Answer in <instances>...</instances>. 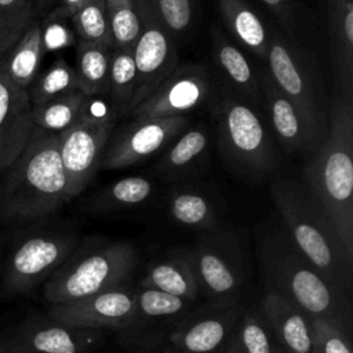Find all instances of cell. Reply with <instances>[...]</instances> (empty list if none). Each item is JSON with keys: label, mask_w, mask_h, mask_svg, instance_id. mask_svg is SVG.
I'll use <instances>...</instances> for the list:
<instances>
[{"label": "cell", "mask_w": 353, "mask_h": 353, "mask_svg": "<svg viewBox=\"0 0 353 353\" xmlns=\"http://www.w3.org/2000/svg\"><path fill=\"white\" fill-rule=\"evenodd\" d=\"M270 196L295 245L339 294L352 299L353 258L319 200L291 179L276 181Z\"/></svg>", "instance_id": "3"}, {"label": "cell", "mask_w": 353, "mask_h": 353, "mask_svg": "<svg viewBox=\"0 0 353 353\" xmlns=\"http://www.w3.org/2000/svg\"><path fill=\"white\" fill-rule=\"evenodd\" d=\"M112 54L110 47L79 40L74 72L79 90L87 97L105 94Z\"/></svg>", "instance_id": "28"}, {"label": "cell", "mask_w": 353, "mask_h": 353, "mask_svg": "<svg viewBox=\"0 0 353 353\" xmlns=\"http://www.w3.org/2000/svg\"><path fill=\"white\" fill-rule=\"evenodd\" d=\"M153 194V183L145 176H125L101 190L91 203L95 212H109L145 203Z\"/></svg>", "instance_id": "31"}, {"label": "cell", "mask_w": 353, "mask_h": 353, "mask_svg": "<svg viewBox=\"0 0 353 353\" xmlns=\"http://www.w3.org/2000/svg\"><path fill=\"white\" fill-rule=\"evenodd\" d=\"M33 0H0V25L18 43L33 21Z\"/></svg>", "instance_id": "37"}, {"label": "cell", "mask_w": 353, "mask_h": 353, "mask_svg": "<svg viewBox=\"0 0 353 353\" xmlns=\"http://www.w3.org/2000/svg\"><path fill=\"white\" fill-rule=\"evenodd\" d=\"M29 91L18 87L0 59V175L18 159L33 131Z\"/></svg>", "instance_id": "18"}, {"label": "cell", "mask_w": 353, "mask_h": 353, "mask_svg": "<svg viewBox=\"0 0 353 353\" xmlns=\"http://www.w3.org/2000/svg\"><path fill=\"white\" fill-rule=\"evenodd\" d=\"M241 303H199L172 331L163 349L171 353H225L229 347Z\"/></svg>", "instance_id": "12"}, {"label": "cell", "mask_w": 353, "mask_h": 353, "mask_svg": "<svg viewBox=\"0 0 353 353\" xmlns=\"http://www.w3.org/2000/svg\"><path fill=\"white\" fill-rule=\"evenodd\" d=\"M137 287L109 288L90 296L52 305L48 317L77 328L119 331L127 323L135 303Z\"/></svg>", "instance_id": "15"}, {"label": "cell", "mask_w": 353, "mask_h": 353, "mask_svg": "<svg viewBox=\"0 0 353 353\" xmlns=\"http://www.w3.org/2000/svg\"><path fill=\"white\" fill-rule=\"evenodd\" d=\"M199 303L138 285L134 309L124 327L116 331L117 341L137 353L159 350Z\"/></svg>", "instance_id": "8"}, {"label": "cell", "mask_w": 353, "mask_h": 353, "mask_svg": "<svg viewBox=\"0 0 353 353\" xmlns=\"http://www.w3.org/2000/svg\"><path fill=\"white\" fill-rule=\"evenodd\" d=\"M52 1H54V0H33V3L36 4V7L40 8V10H47V8L52 4Z\"/></svg>", "instance_id": "43"}, {"label": "cell", "mask_w": 353, "mask_h": 353, "mask_svg": "<svg viewBox=\"0 0 353 353\" xmlns=\"http://www.w3.org/2000/svg\"><path fill=\"white\" fill-rule=\"evenodd\" d=\"M335 76L342 95L353 97V1L325 0Z\"/></svg>", "instance_id": "21"}, {"label": "cell", "mask_w": 353, "mask_h": 353, "mask_svg": "<svg viewBox=\"0 0 353 353\" xmlns=\"http://www.w3.org/2000/svg\"><path fill=\"white\" fill-rule=\"evenodd\" d=\"M200 299L210 305L243 302L248 274L243 244L230 229H210L188 250Z\"/></svg>", "instance_id": "6"}, {"label": "cell", "mask_w": 353, "mask_h": 353, "mask_svg": "<svg viewBox=\"0 0 353 353\" xmlns=\"http://www.w3.org/2000/svg\"><path fill=\"white\" fill-rule=\"evenodd\" d=\"M76 90H79V83L74 68L59 58L33 81L29 95L32 105H40Z\"/></svg>", "instance_id": "34"}, {"label": "cell", "mask_w": 353, "mask_h": 353, "mask_svg": "<svg viewBox=\"0 0 353 353\" xmlns=\"http://www.w3.org/2000/svg\"><path fill=\"white\" fill-rule=\"evenodd\" d=\"M0 353H25L14 334H0Z\"/></svg>", "instance_id": "40"}, {"label": "cell", "mask_w": 353, "mask_h": 353, "mask_svg": "<svg viewBox=\"0 0 353 353\" xmlns=\"http://www.w3.org/2000/svg\"><path fill=\"white\" fill-rule=\"evenodd\" d=\"M303 185L323 205L353 258V97L339 94L335 99L327 137L303 168Z\"/></svg>", "instance_id": "2"}, {"label": "cell", "mask_w": 353, "mask_h": 353, "mask_svg": "<svg viewBox=\"0 0 353 353\" xmlns=\"http://www.w3.org/2000/svg\"><path fill=\"white\" fill-rule=\"evenodd\" d=\"M69 201L58 137L33 127L28 145L0 175V219H33Z\"/></svg>", "instance_id": "4"}, {"label": "cell", "mask_w": 353, "mask_h": 353, "mask_svg": "<svg viewBox=\"0 0 353 353\" xmlns=\"http://www.w3.org/2000/svg\"><path fill=\"white\" fill-rule=\"evenodd\" d=\"M137 7L141 22V30L132 48L137 87L125 109L127 113L178 68L174 36L154 12L150 0H137Z\"/></svg>", "instance_id": "11"}, {"label": "cell", "mask_w": 353, "mask_h": 353, "mask_svg": "<svg viewBox=\"0 0 353 353\" xmlns=\"http://www.w3.org/2000/svg\"><path fill=\"white\" fill-rule=\"evenodd\" d=\"M152 353H171V352H168L167 349H159V350H154V352H152Z\"/></svg>", "instance_id": "44"}, {"label": "cell", "mask_w": 353, "mask_h": 353, "mask_svg": "<svg viewBox=\"0 0 353 353\" xmlns=\"http://www.w3.org/2000/svg\"><path fill=\"white\" fill-rule=\"evenodd\" d=\"M226 352L284 353L258 303L250 305L244 302Z\"/></svg>", "instance_id": "25"}, {"label": "cell", "mask_w": 353, "mask_h": 353, "mask_svg": "<svg viewBox=\"0 0 353 353\" xmlns=\"http://www.w3.org/2000/svg\"><path fill=\"white\" fill-rule=\"evenodd\" d=\"M219 149L230 167L258 181L277 167V154L262 120L245 102L225 97L215 106Z\"/></svg>", "instance_id": "7"}, {"label": "cell", "mask_w": 353, "mask_h": 353, "mask_svg": "<svg viewBox=\"0 0 353 353\" xmlns=\"http://www.w3.org/2000/svg\"><path fill=\"white\" fill-rule=\"evenodd\" d=\"M284 353H316L312 319L283 296L266 291L258 302Z\"/></svg>", "instance_id": "20"}, {"label": "cell", "mask_w": 353, "mask_h": 353, "mask_svg": "<svg viewBox=\"0 0 353 353\" xmlns=\"http://www.w3.org/2000/svg\"><path fill=\"white\" fill-rule=\"evenodd\" d=\"M212 92V83L203 66L183 65L168 74L128 113L135 119L186 116Z\"/></svg>", "instance_id": "14"}, {"label": "cell", "mask_w": 353, "mask_h": 353, "mask_svg": "<svg viewBox=\"0 0 353 353\" xmlns=\"http://www.w3.org/2000/svg\"><path fill=\"white\" fill-rule=\"evenodd\" d=\"M12 334L25 353H92L103 342L102 330L69 327L48 316L29 319Z\"/></svg>", "instance_id": "17"}, {"label": "cell", "mask_w": 353, "mask_h": 353, "mask_svg": "<svg viewBox=\"0 0 353 353\" xmlns=\"http://www.w3.org/2000/svg\"><path fill=\"white\" fill-rule=\"evenodd\" d=\"M113 48L132 50L141 30L137 0H105Z\"/></svg>", "instance_id": "33"}, {"label": "cell", "mask_w": 353, "mask_h": 353, "mask_svg": "<svg viewBox=\"0 0 353 353\" xmlns=\"http://www.w3.org/2000/svg\"><path fill=\"white\" fill-rule=\"evenodd\" d=\"M189 123L186 116L135 119L110 143L101 159V170L137 164L174 139Z\"/></svg>", "instance_id": "16"}, {"label": "cell", "mask_w": 353, "mask_h": 353, "mask_svg": "<svg viewBox=\"0 0 353 353\" xmlns=\"http://www.w3.org/2000/svg\"><path fill=\"white\" fill-rule=\"evenodd\" d=\"M77 247L73 233L46 232L25 237L11 252L1 291L7 295L25 294L47 280Z\"/></svg>", "instance_id": "10"}, {"label": "cell", "mask_w": 353, "mask_h": 353, "mask_svg": "<svg viewBox=\"0 0 353 353\" xmlns=\"http://www.w3.org/2000/svg\"><path fill=\"white\" fill-rule=\"evenodd\" d=\"M259 83L272 128L283 150L292 153L316 145L323 132L316 128L299 108L277 88L269 72L259 74Z\"/></svg>", "instance_id": "19"}, {"label": "cell", "mask_w": 353, "mask_h": 353, "mask_svg": "<svg viewBox=\"0 0 353 353\" xmlns=\"http://www.w3.org/2000/svg\"><path fill=\"white\" fill-rule=\"evenodd\" d=\"M113 127L112 114L97 116L87 106L84 114L73 125L57 134L69 200L80 194L92 181Z\"/></svg>", "instance_id": "9"}, {"label": "cell", "mask_w": 353, "mask_h": 353, "mask_svg": "<svg viewBox=\"0 0 353 353\" xmlns=\"http://www.w3.org/2000/svg\"><path fill=\"white\" fill-rule=\"evenodd\" d=\"M221 19L232 37L254 55L266 59L270 32L244 0H218Z\"/></svg>", "instance_id": "23"}, {"label": "cell", "mask_w": 353, "mask_h": 353, "mask_svg": "<svg viewBox=\"0 0 353 353\" xmlns=\"http://www.w3.org/2000/svg\"><path fill=\"white\" fill-rule=\"evenodd\" d=\"M15 44H17V41L0 25V59L3 55L8 54Z\"/></svg>", "instance_id": "42"}, {"label": "cell", "mask_w": 353, "mask_h": 353, "mask_svg": "<svg viewBox=\"0 0 353 353\" xmlns=\"http://www.w3.org/2000/svg\"><path fill=\"white\" fill-rule=\"evenodd\" d=\"M150 3L163 25L174 37L181 36L192 26L194 0H150Z\"/></svg>", "instance_id": "36"}, {"label": "cell", "mask_w": 353, "mask_h": 353, "mask_svg": "<svg viewBox=\"0 0 353 353\" xmlns=\"http://www.w3.org/2000/svg\"><path fill=\"white\" fill-rule=\"evenodd\" d=\"M316 353H352L350 336L325 319H312Z\"/></svg>", "instance_id": "38"}, {"label": "cell", "mask_w": 353, "mask_h": 353, "mask_svg": "<svg viewBox=\"0 0 353 353\" xmlns=\"http://www.w3.org/2000/svg\"><path fill=\"white\" fill-rule=\"evenodd\" d=\"M259 1H262L268 8H270L272 12L279 18V21L288 28V30L292 29L294 7L291 0H259Z\"/></svg>", "instance_id": "39"}, {"label": "cell", "mask_w": 353, "mask_h": 353, "mask_svg": "<svg viewBox=\"0 0 353 353\" xmlns=\"http://www.w3.org/2000/svg\"><path fill=\"white\" fill-rule=\"evenodd\" d=\"M43 52V28L37 21H32L7 58L1 59L12 83L28 90L36 80Z\"/></svg>", "instance_id": "26"}, {"label": "cell", "mask_w": 353, "mask_h": 353, "mask_svg": "<svg viewBox=\"0 0 353 353\" xmlns=\"http://www.w3.org/2000/svg\"><path fill=\"white\" fill-rule=\"evenodd\" d=\"M212 50L215 63L229 84L248 101L259 102L262 99L259 76L255 73L241 50L229 41L218 29H214L212 32Z\"/></svg>", "instance_id": "24"}, {"label": "cell", "mask_w": 353, "mask_h": 353, "mask_svg": "<svg viewBox=\"0 0 353 353\" xmlns=\"http://www.w3.org/2000/svg\"><path fill=\"white\" fill-rule=\"evenodd\" d=\"M137 262V251L128 241L90 239L76 247L47 279L43 295L50 303L58 305L125 285Z\"/></svg>", "instance_id": "5"}, {"label": "cell", "mask_w": 353, "mask_h": 353, "mask_svg": "<svg viewBox=\"0 0 353 353\" xmlns=\"http://www.w3.org/2000/svg\"><path fill=\"white\" fill-rule=\"evenodd\" d=\"M225 353H230V352H225Z\"/></svg>", "instance_id": "45"}, {"label": "cell", "mask_w": 353, "mask_h": 353, "mask_svg": "<svg viewBox=\"0 0 353 353\" xmlns=\"http://www.w3.org/2000/svg\"><path fill=\"white\" fill-rule=\"evenodd\" d=\"M208 152V135L203 128H190L165 152L159 168L164 178L178 179L189 174L204 160Z\"/></svg>", "instance_id": "30"}, {"label": "cell", "mask_w": 353, "mask_h": 353, "mask_svg": "<svg viewBox=\"0 0 353 353\" xmlns=\"http://www.w3.org/2000/svg\"><path fill=\"white\" fill-rule=\"evenodd\" d=\"M79 40L113 48L110 25L105 11V0H90L72 17Z\"/></svg>", "instance_id": "35"}, {"label": "cell", "mask_w": 353, "mask_h": 353, "mask_svg": "<svg viewBox=\"0 0 353 353\" xmlns=\"http://www.w3.org/2000/svg\"><path fill=\"white\" fill-rule=\"evenodd\" d=\"M87 1L90 0H61L62 6L59 8V11L62 12V15L65 17H72L80 7H83Z\"/></svg>", "instance_id": "41"}, {"label": "cell", "mask_w": 353, "mask_h": 353, "mask_svg": "<svg viewBox=\"0 0 353 353\" xmlns=\"http://www.w3.org/2000/svg\"><path fill=\"white\" fill-rule=\"evenodd\" d=\"M135 87L137 69L132 50L113 48L105 94H108L119 106L127 109L134 97Z\"/></svg>", "instance_id": "32"}, {"label": "cell", "mask_w": 353, "mask_h": 353, "mask_svg": "<svg viewBox=\"0 0 353 353\" xmlns=\"http://www.w3.org/2000/svg\"><path fill=\"white\" fill-rule=\"evenodd\" d=\"M168 212L172 221L183 228L210 230L218 228L216 210L211 199L193 188H176L168 200Z\"/></svg>", "instance_id": "27"}, {"label": "cell", "mask_w": 353, "mask_h": 353, "mask_svg": "<svg viewBox=\"0 0 353 353\" xmlns=\"http://www.w3.org/2000/svg\"><path fill=\"white\" fill-rule=\"evenodd\" d=\"M266 61L268 72L277 88L323 132V114L317 101L314 76L303 52L284 36L270 33Z\"/></svg>", "instance_id": "13"}, {"label": "cell", "mask_w": 353, "mask_h": 353, "mask_svg": "<svg viewBox=\"0 0 353 353\" xmlns=\"http://www.w3.org/2000/svg\"><path fill=\"white\" fill-rule=\"evenodd\" d=\"M256 259L266 291L325 319L352 335V299L339 294L295 245L283 222H265L255 230Z\"/></svg>", "instance_id": "1"}, {"label": "cell", "mask_w": 353, "mask_h": 353, "mask_svg": "<svg viewBox=\"0 0 353 353\" xmlns=\"http://www.w3.org/2000/svg\"><path fill=\"white\" fill-rule=\"evenodd\" d=\"M90 97L80 90L63 94L40 105H32L30 117L36 127L58 134L73 125L85 112Z\"/></svg>", "instance_id": "29"}, {"label": "cell", "mask_w": 353, "mask_h": 353, "mask_svg": "<svg viewBox=\"0 0 353 353\" xmlns=\"http://www.w3.org/2000/svg\"><path fill=\"white\" fill-rule=\"evenodd\" d=\"M139 285L192 302H200L188 250H174L150 263Z\"/></svg>", "instance_id": "22"}]
</instances>
